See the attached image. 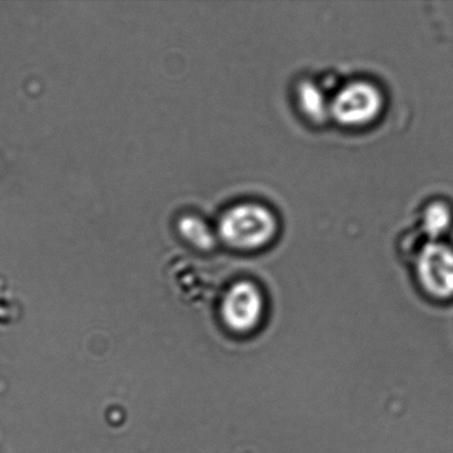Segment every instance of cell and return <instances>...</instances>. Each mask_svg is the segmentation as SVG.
Masks as SVG:
<instances>
[{
	"label": "cell",
	"instance_id": "3",
	"mask_svg": "<svg viewBox=\"0 0 453 453\" xmlns=\"http://www.w3.org/2000/svg\"><path fill=\"white\" fill-rule=\"evenodd\" d=\"M417 274L430 296L447 299L453 296V248L441 240L427 242L417 256Z\"/></svg>",
	"mask_w": 453,
	"mask_h": 453
},
{
	"label": "cell",
	"instance_id": "2",
	"mask_svg": "<svg viewBox=\"0 0 453 453\" xmlns=\"http://www.w3.org/2000/svg\"><path fill=\"white\" fill-rule=\"evenodd\" d=\"M385 105L379 84L368 79H352L332 92L331 119L346 128L370 127L379 121Z\"/></svg>",
	"mask_w": 453,
	"mask_h": 453
},
{
	"label": "cell",
	"instance_id": "6",
	"mask_svg": "<svg viewBox=\"0 0 453 453\" xmlns=\"http://www.w3.org/2000/svg\"><path fill=\"white\" fill-rule=\"evenodd\" d=\"M418 221L427 242L441 240L453 225V207L445 199H432L421 207Z\"/></svg>",
	"mask_w": 453,
	"mask_h": 453
},
{
	"label": "cell",
	"instance_id": "4",
	"mask_svg": "<svg viewBox=\"0 0 453 453\" xmlns=\"http://www.w3.org/2000/svg\"><path fill=\"white\" fill-rule=\"evenodd\" d=\"M264 312V297L256 284L235 283L222 303V317L226 326L238 333L252 331L259 326Z\"/></svg>",
	"mask_w": 453,
	"mask_h": 453
},
{
	"label": "cell",
	"instance_id": "1",
	"mask_svg": "<svg viewBox=\"0 0 453 453\" xmlns=\"http://www.w3.org/2000/svg\"><path fill=\"white\" fill-rule=\"evenodd\" d=\"M277 214L263 203L246 201L234 203L221 215L217 234L230 248L250 251L264 248L277 237Z\"/></svg>",
	"mask_w": 453,
	"mask_h": 453
},
{
	"label": "cell",
	"instance_id": "5",
	"mask_svg": "<svg viewBox=\"0 0 453 453\" xmlns=\"http://www.w3.org/2000/svg\"><path fill=\"white\" fill-rule=\"evenodd\" d=\"M331 96L322 81L301 78L295 84L294 100L297 110L306 121L323 126L331 119Z\"/></svg>",
	"mask_w": 453,
	"mask_h": 453
}]
</instances>
